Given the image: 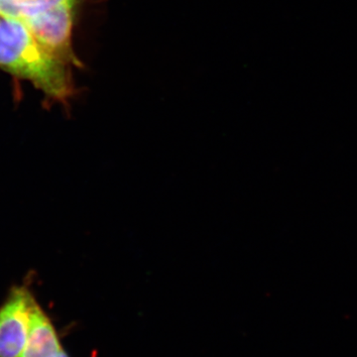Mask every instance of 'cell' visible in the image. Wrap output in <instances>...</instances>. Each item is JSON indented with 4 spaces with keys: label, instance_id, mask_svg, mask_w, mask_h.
I'll return each mask as SVG.
<instances>
[{
    "label": "cell",
    "instance_id": "1",
    "mask_svg": "<svg viewBox=\"0 0 357 357\" xmlns=\"http://www.w3.org/2000/svg\"><path fill=\"white\" fill-rule=\"evenodd\" d=\"M0 68L29 79L52 98L70 96L65 63L45 50L20 21L0 18Z\"/></svg>",
    "mask_w": 357,
    "mask_h": 357
},
{
    "label": "cell",
    "instance_id": "5",
    "mask_svg": "<svg viewBox=\"0 0 357 357\" xmlns=\"http://www.w3.org/2000/svg\"><path fill=\"white\" fill-rule=\"evenodd\" d=\"M43 10L35 0H0V15L22 21Z\"/></svg>",
    "mask_w": 357,
    "mask_h": 357
},
{
    "label": "cell",
    "instance_id": "3",
    "mask_svg": "<svg viewBox=\"0 0 357 357\" xmlns=\"http://www.w3.org/2000/svg\"><path fill=\"white\" fill-rule=\"evenodd\" d=\"M34 296L27 285L11 289L0 307V357H21Z\"/></svg>",
    "mask_w": 357,
    "mask_h": 357
},
{
    "label": "cell",
    "instance_id": "6",
    "mask_svg": "<svg viewBox=\"0 0 357 357\" xmlns=\"http://www.w3.org/2000/svg\"><path fill=\"white\" fill-rule=\"evenodd\" d=\"M35 2L45 10V9L50 8L52 6H59V4L69 3L74 6L76 0H35Z\"/></svg>",
    "mask_w": 357,
    "mask_h": 357
},
{
    "label": "cell",
    "instance_id": "4",
    "mask_svg": "<svg viewBox=\"0 0 357 357\" xmlns=\"http://www.w3.org/2000/svg\"><path fill=\"white\" fill-rule=\"evenodd\" d=\"M63 347L55 326L41 306L33 300L27 340L21 357H57Z\"/></svg>",
    "mask_w": 357,
    "mask_h": 357
},
{
    "label": "cell",
    "instance_id": "7",
    "mask_svg": "<svg viewBox=\"0 0 357 357\" xmlns=\"http://www.w3.org/2000/svg\"><path fill=\"white\" fill-rule=\"evenodd\" d=\"M57 357H70L69 354H67V351H65L64 349L61 351L60 354H59V356Z\"/></svg>",
    "mask_w": 357,
    "mask_h": 357
},
{
    "label": "cell",
    "instance_id": "2",
    "mask_svg": "<svg viewBox=\"0 0 357 357\" xmlns=\"http://www.w3.org/2000/svg\"><path fill=\"white\" fill-rule=\"evenodd\" d=\"M73 4H59L20 21L45 50L64 63L73 59Z\"/></svg>",
    "mask_w": 357,
    "mask_h": 357
}]
</instances>
